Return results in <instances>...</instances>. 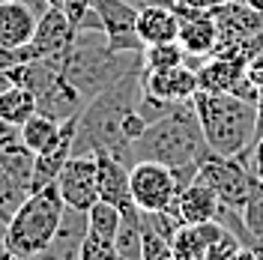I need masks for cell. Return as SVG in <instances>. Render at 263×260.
I'll return each mask as SVG.
<instances>
[{"instance_id":"obj_1","label":"cell","mask_w":263,"mask_h":260,"mask_svg":"<svg viewBox=\"0 0 263 260\" xmlns=\"http://www.w3.org/2000/svg\"><path fill=\"white\" fill-rule=\"evenodd\" d=\"M141 96H144V63L84 105V111L78 114V135L72 153L78 156L108 153L129 164L132 144L147 126V120L138 111Z\"/></svg>"},{"instance_id":"obj_2","label":"cell","mask_w":263,"mask_h":260,"mask_svg":"<svg viewBox=\"0 0 263 260\" xmlns=\"http://www.w3.org/2000/svg\"><path fill=\"white\" fill-rule=\"evenodd\" d=\"M210 153L213 150L206 146L195 102L189 99V102H177L164 117L144 126V132L132 144L129 168L135 162H159L167 168H180L189 162H203Z\"/></svg>"},{"instance_id":"obj_3","label":"cell","mask_w":263,"mask_h":260,"mask_svg":"<svg viewBox=\"0 0 263 260\" xmlns=\"http://www.w3.org/2000/svg\"><path fill=\"white\" fill-rule=\"evenodd\" d=\"M192 102L206 146L215 156H239L248 164V150L254 146V129H257V105L233 93H203V90H197Z\"/></svg>"},{"instance_id":"obj_4","label":"cell","mask_w":263,"mask_h":260,"mask_svg":"<svg viewBox=\"0 0 263 260\" xmlns=\"http://www.w3.org/2000/svg\"><path fill=\"white\" fill-rule=\"evenodd\" d=\"M144 63L141 54L132 51H111L108 39L102 30H78L75 42L66 54L63 75L66 81H72L84 93V99L90 102L99 96L102 90H108L111 84H117L123 75H129L132 69Z\"/></svg>"},{"instance_id":"obj_5","label":"cell","mask_w":263,"mask_h":260,"mask_svg":"<svg viewBox=\"0 0 263 260\" xmlns=\"http://www.w3.org/2000/svg\"><path fill=\"white\" fill-rule=\"evenodd\" d=\"M63 210L66 203L54 182L30 192L21 200V207L12 212V218L3 225V245L12 251H21L24 257L45 251L57 236V228L63 221Z\"/></svg>"},{"instance_id":"obj_6","label":"cell","mask_w":263,"mask_h":260,"mask_svg":"<svg viewBox=\"0 0 263 260\" xmlns=\"http://www.w3.org/2000/svg\"><path fill=\"white\" fill-rule=\"evenodd\" d=\"M197 179H203L210 189H213L218 200L230 207V210H246L248 197L257 192L260 179L251 174L239 156H215L210 153L203 162H200V171H197Z\"/></svg>"},{"instance_id":"obj_7","label":"cell","mask_w":263,"mask_h":260,"mask_svg":"<svg viewBox=\"0 0 263 260\" xmlns=\"http://www.w3.org/2000/svg\"><path fill=\"white\" fill-rule=\"evenodd\" d=\"M132 200L141 212H174L177 215V185L167 164L135 162L129 168Z\"/></svg>"},{"instance_id":"obj_8","label":"cell","mask_w":263,"mask_h":260,"mask_svg":"<svg viewBox=\"0 0 263 260\" xmlns=\"http://www.w3.org/2000/svg\"><path fill=\"white\" fill-rule=\"evenodd\" d=\"M57 192L63 197V203L69 210L87 212L99 200V182H96V156L93 153H72L69 162L63 164V171L54 179Z\"/></svg>"},{"instance_id":"obj_9","label":"cell","mask_w":263,"mask_h":260,"mask_svg":"<svg viewBox=\"0 0 263 260\" xmlns=\"http://www.w3.org/2000/svg\"><path fill=\"white\" fill-rule=\"evenodd\" d=\"M93 9L102 21L108 48L144 54L147 45L138 36V6H132L129 0H93Z\"/></svg>"},{"instance_id":"obj_10","label":"cell","mask_w":263,"mask_h":260,"mask_svg":"<svg viewBox=\"0 0 263 260\" xmlns=\"http://www.w3.org/2000/svg\"><path fill=\"white\" fill-rule=\"evenodd\" d=\"M177 15H180V42L185 57H213L215 45H218V27H215L213 12L203 9H192L185 3H174Z\"/></svg>"},{"instance_id":"obj_11","label":"cell","mask_w":263,"mask_h":260,"mask_svg":"<svg viewBox=\"0 0 263 260\" xmlns=\"http://www.w3.org/2000/svg\"><path fill=\"white\" fill-rule=\"evenodd\" d=\"M75 135H78V117H69L60 123V129L54 135V141H51L42 153H36V171H33V189H42V185H51L57 174L63 171V164L69 162V156H72V150H75Z\"/></svg>"},{"instance_id":"obj_12","label":"cell","mask_w":263,"mask_h":260,"mask_svg":"<svg viewBox=\"0 0 263 260\" xmlns=\"http://www.w3.org/2000/svg\"><path fill=\"white\" fill-rule=\"evenodd\" d=\"M96 182H99V200L114 203L120 212L135 207L132 200V182H129V164L108 156L96 153Z\"/></svg>"},{"instance_id":"obj_13","label":"cell","mask_w":263,"mask_h":260,"mask_svg":"<svg viewBox=\"0 0 263 260\" xmlns=\"http://www.w3.org/2000/svg\"><path fill=\"white\" fill-rule=\"evenodd\" d=\"M144 93L164 99V102H189L197 93V72L185 63L144 72Z\"/></svg>"},{"instance_id":"obj_14","label":"cell","mask_w":263,"mask_h":260,"mask_svg":"<svg viewBox=\"0 0 263 260\" xmlns=\"http://www.w3.org/2000/svg\"><path fill=\"white\" fill-rule=\"evenodd\" d=\"M36 105H39V114L63 123L69 117L81 114L84 105H87V99H84V93L72 81H66V75H60L57 81H51L48 87L36 96Z\"/></svg>"},{"instance_id":"obj_15","label":"cell","mask_w":263,"mask_h":260,"mask_svg":"<svg viewBox=\"0 0 263 260\" xmlns=\"http://www.w3.org/2000/svg\"><path fill=\"white\" fill-rule=\"evenodd\" d=\"M174 210H177L180 225H203V221H215V215L221 210V200L203 179H195L189 189H182L177 195Z\"/></svg>"},{"instance_id":"obj_16","label":"cell","mask_w":263,"mask_h":260,"mask_svg":"<svg viewBox=\"0 0 263 260\" xmlns=\"http://www.w3.org/2000/svg\"><path fill=\"white\" fill-rule=\"evenodd\" d=\"M39 15L18 0H0V45L21 48L36 36Z\"/></svg>"},{"instance_id":"obj_17","label":"cell","mask_w":263,"mask_h":260,"mask_svg":"<svg viewBox=\"0 0 263 260\" xmlns=\"http://www.w3.org/2000/svg\"><path fill=\"white\" fill-rule=\"evenodd\" d=\"M138 36L144 45H162L180 39V15L174 6H144L138 9Z\"/></svg>"},{"instance_id":"obj_18","label":"cell","mask_w":263,"mask_h":260,"mask_svg":"<svg viewBox=\"0 0 263 260\" xmlns=\"http://www.w3.org/2000/svg\"><path fill=\"white\" fill-rule=\"evenodd\" d=\"M242 75H246V63L242 60L213 54L197 69V90H203V93H230L233 84Z\"/></svg>"},{"instance_id":"obj_19","label":"cell","mask_w":263,"mask_h":260,"mask_svg":"<svg viewBox=\"0 0 263 260\" xmlns=\"http://www.w3.org/2000/svg\"><path fill=\"white\" fill-rule=\"evenodd\" d=\"M0 164H3V171L9 174V179L15 182L18 189L30 195L33 171H36V153L30 146H24L21 141H15L9 146H0Z\"/></svg>"},{"instance_id":"obj_20","label":"cell","mask_w":263,"mask_h":260,"mask_svg":"<svg viewBox=\"0 0 263 260\" xmlns=\"http://www.w3.org/2000/svg\"><path fill=\"white\" fill-rule=\"evenodd\" d=\"M114 248L120 260H144V218L138 207L123 212L120 230L114 236Z\"/></svg>"},{"instance_id":"obj_21","label":"cell","mask_w":263,"mask_h":260,"mask_svg":"<svg viewBox=\"0 0 263 260\" xmlns=\"http://www.w3.org/2000/svg\"><path fill=\"white\" fill-rule=\"evenodd\" d=\"M36 111H39V105H36V93L27 90V87H21V84H9V87L0 93V117H3L6 123L18 126V129H21Z\"/></svg>"},{"instance_id":"obj_22","label":"cell","mask_w":263,"mask_h":260,"mask_svg":"<svg viewBox=\"0 0 263 260\" xmlns=\"http://www.w3.org/2000/svg\"><path fill=\"white\" fill-rule=\"evenodd\" d=\"M120 218H123V212L117 210L114 203L96 200V203L87 210V233H90V236H99V239L114 243L117 230H120Z\"/></svg>"},{"instance_id":"obj_23","label":"cell","mask_w":263,"mask_h":260,"mask_svg":"<svg viewBox=\"0 0 263 260\" xmlns=\"http://www.w3.org/2000/svg\"><path fill=\"white\" fill-rule=\"evenodd\" d=\"M57 129H60V123H57V120H51V117H45V114H39V111H36V114L21 126V144L30 146L33 153H42V150L54 141Z\"/></svg>"},{"instance_id":"obj_24","label":"cell","mask_w":263,"mask_h":260,"mask_svg":"<svg viewBox=\"0 0 263 260\" xmlns=\"http://www.w3.org/2000/svg\"><path fill=\"white\" fill-rule=\"evenodd\" d=\"M144 72H156V69H171V66L185 63V51L180 42H162V45H147L144 48Z\"/></svg>"},{"instance_id":"obj_25","label":"cell","mask_w":263,"mask_h":260,"mask_svg":"<svg viewBox=\"0 0 263 260\" xmlns=\"http://www.w3.org/2000/svg\"><path fill=\"white\" fill-rule=\"evenodd\" d=\"M242 221L251 236V248H263V192L257 185V192L248 197L246 210H242Z\"/></svg>"},{"instance_id":"obj_26","label":"cell","mask_w":263,"mask_h":260,"mask_svg":"<svg viewBox=\"0 0 263 260\" xmlns=\"http://www.w3.org/2000/svg\"><path fill=\"white\" fill-rule=\"evenodd\" d=\"M24 197H27V192H21L15 182L9 179V174L3 171V164H0V225H6L12 218V212L21 207Z\"/></svg>"},{"instance_id":"obj_27","label":"cell","mask_w":263,"mask_h":260,"mask_svg":"<svg viewBox=\"0 0 263 260\" xmlns=\"http://www.w3.org/2000/svg\"><path fill=\"white\" fill-rule=\"evenodd\" d=\"M141 218H144V212H141ZM144 260H177L171 239L162 236V233L153 228V225H147V221H144Z\"/></svg>"},{"instance_id":"obj_28","label":"cell","mask_w":263,"mask_h":260,"mask_svg":"<svg viewBox=\"0 0 263 260\" xmlns=\"http://www.w3.org/2000/svg\"><path fill=\"white\" fill-rule=\"evenodd\" d=\"M78 260H120L117 257V248L114 243L108 239H99V236H84L81 248H78Z\"/></svg>"},{"instance_id":"obj_29","label":"cell","mask_w":263,"mask_h":260,"mask_svg":"<svg viewBox=\"0 0 263 260\" xmlns=\"http://www.w3.org/2000/svg\"><path fill=\"white\" fill-rule=\"evenodd\" d=\"M248 168L257 179H263V135L254 141V146L248 150Z\"/></svg>"},{"instance_id":"obj_30","label":"cell","mask_w":263,"mask_h":260,"mask_svg":"<svg viewBox=\"0 0 263 260\" xmlns=\"http://www.w3.org/2000/svg\"><path fill=\"white\" fill-rule=\"evenodd\" d=\"M246 75L254 81V87H257V93L263 96V54L260 57H254V60H248L246 66Z\"/></svg>"},{"instance_id":"obj_31","label":"cell","mask_w":263,"mask_h":260,"mask_svg":"<svg viewBox=\"0 0 263 260\" xmlns=\"http://www.w3.org/2000/svg\"><path fill=\"white\" fill-rule=\"evenodd\" d=\"M15 141H21V129L0 117V146H9V144H15Z\"/></svg>"},{"instance_id":"obj_32","label":"cell","mask_w":263,"mask_h":260,"mask_svg":"<svg viewBox=\"0 0 263 260\" xmlns=\"http://www.w3.org/2000/svg\"><path fill=\"white\" fill-rule=\"evenodd\" d=\"M21 63V54L18 48H6V45H0V72H9L12 66Z\"/></svg>"},{"instance_id":"obj_33","label":"cell","mask_w":263,"mask_h":260,"mask_svg":"<svg viewBox=\"0 0 263 260\" xmlns=\"http://www.w3.org/2000/svg\"><path fill=\"white\" fill-rule=\"evenodd\" d=\"M180 3L192 6V9H203V12H213V9L224 6V3H230V0H180Z\"/></svg>"},{"instance_id":"obj_34","label":"cell","mask_w":263,"mask_h":260,"mask_svg":"<svg viewBox=\"0 0 263 260\" xmlns=\"http://www.w3.org/2000/svg\"><path fill=\"white\" fill-rule=\"evenodd\" d=\"M18 3H24V6H30V9H33V12H36L39 18H42V15H45V12L51 9V3H48V0H18Z\"/></svg>"},{"instance_id":"obj_35","label":"cell","mask_w":263,"mask_h":260,"mask_svg":"<svg viewBox=\"0 0 263 260\" xmlns=\"http://www.w3.org/2000/svg\"><path fill=\"white\" fill-rule=\"evenodd\" d=\"M132 6L144 9V6H174V0H129Z\"/></svg>"},{"instance_id":"obj_36","label":"cell","mask_w":263,"mask_h":260,"mask_svg":"<svg viewBox=\"0 0 263 260\" xmlns=\"http://www.w3.org/2000/svg\"><path fill=\"white\" fill-rule=\"evenodd\" d=\"M0 260H30V257H24L21 251H12V248H6V245H0Z\"/></svg>"},{"instance_id":"obj_37","label":"cell","mask_w":263,"mask_h":260,"mask_svg":"<svg viewBox=\"0 0 263 260\" xmlns=\"http://www.w3.org/2000/svg\"><path fill=\"white\" fill-rule=\"evenodd\" d=\"M233 260H260V257H257V251H254V248H239Z\"/></svg>"},{"instance_id":"obj_38","label":"cell","mask_w":263,"mask_h":260,"mask_svg":"<svg viewBox=\"0 0 263 260\" xmlns=\"http://www.w3.org/2000/svg\"><path fill=\"white\" fill-rule=\"evenodd\" d=\"M9 84H12V78H9V72H0V93H3V90H6Z\"/></svg>"},{"instance_id":"obj_39","label":"cell","mask_w":263,"mask_h":260,"mask_svg":"<svg viewBox=\"0 0 263 260\" xmlns=\"http://www.w3.org/2000/svg\"><path fill=\"white\" fill-rule=\"evenodd\" d=\"M242 3H246V6H251L254 12H263V0H242Z\"/></svg>"},{"instance_id":"obj_40","label":"cell","mask_w":263,"mask_h":260,"mask_svg":"<svg viewBox=\"0 0 263 260\" xmlns=\"http://www.w3.org/2000/svg\"><path fill=\"white\" fill-rule=\"evenodd\" d=\"M51 6H57V9H63V0H48Z\"/></svg>"},{"instance_id":"obj_41","label":"cell","mask_w":263,"mask_h":260,"mask_svg":"<svg viewBox=\"0 0 263 260\" xmlns=\"http://www.w3.org/2000/svg\"><path fill=\"white\" fill-rule=\"evenodd\" d=\"M254 251H257V257H260V260H263V248H254Z\"/></svg>"},{"instance_id":"obj_42","label":"cell","mask_w":263,"mask_h":260,"mask_svg":"<svg viewBox=\"0 0 263 260\" xmlns=\"http://www.w3.org/2000/svg\"><path fill=\"white\" fill-rule=\"evenodd\" d=\"M260 192H263V179H260Z\"/></svg>"},{"instance_id":"obj_43","label":"cell","mask_w":263,"mask_h":260,"mask_svg":"<svg viewBox=\"0 0 263 260\" xmlns=\"http://www.w3.org/2000/svg\"><path fill=\"white\" fill-rule=\"evenodd\" d=\"M174 3H177V0H174Z\"/></svg>"}]
</instances>
